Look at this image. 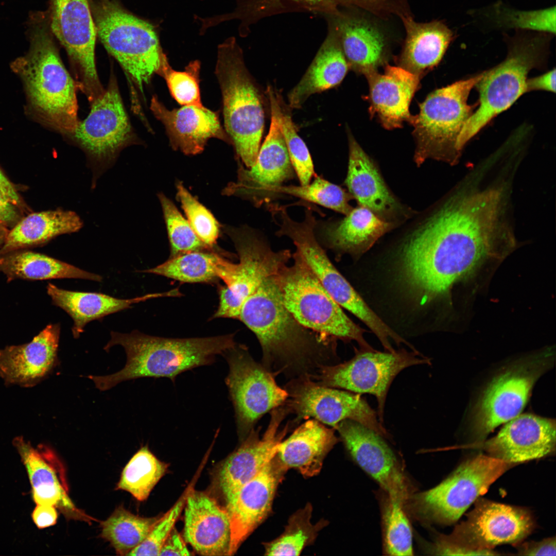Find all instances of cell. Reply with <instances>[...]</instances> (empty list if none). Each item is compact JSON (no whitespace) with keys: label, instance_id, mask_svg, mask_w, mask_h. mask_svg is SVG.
<instances>
[{"label":"cell","instance_id":"obj_1","mask_svg":"<svg viewBox=\"0 0 556 556\" xmlns=\"http://www.w3.org/2000/svg\"><path fill=\"white\" fill-rule=\"evenodd\" d=\"M498 189L453 197L404 239L398 250L400 279L421 306L445 296L513 238Z\"/></svg>","mask_w":556,"mask_h":556},{"label":"cell","instance_id":"obj_2","mask_svg":"<svg viewBox=\"0 0 556 556\" xmlns=\"http://www.w3.org/2000/svg\"><path fill=\"white\" fill-rule=\"evenodd\" d=\"M29 25V49L10 65L23 85L26 112L40 124L72 135L79 122L78 84L61 59L47 12L34 13Z\"/></svg>","mask_w":556,"mask_h":556},{"label":"cell","instance_id":"obj_3","mask_svg":"<svg viewBox=\"0 0 556 556\" xmlns=\"http://www.w3.org/2000/svg\"><path fill=\"white\" fill-rule=\"evenodd\" d=\"M276 274L265 278L243 304L238 317L256 336L263 352V366L277 374L310 375L324 355L321 348L329 339L299 323L285 307Z\"/></svg>","mask_w":556,"mask_h":556},{"label":"cell","instance_id":"obj_4","mask_svg":"<svg viewBox=\"0 0 556 556\" xmlns=\"http://www.w3.org/2000/svg\"><path fill=\"white\" fill-rule=\"evenodd\" d=\"M234 334L190 338H168L147 335L137 331L123 334L111 332L103 349L122 346L127 362L119 371L106 376L89 375L100 391L121 381L144 377H167L173 381L181 373L210 364L216 356L236 345Z\"/></svg>","mask_w":556,"mask_h":556},{"label":"cell","instance_id":"obj_5","mask_svg":"<svg viewBox=\"0 0 556 556\" xmlns=\"http://www.w3.org/2000/svg\"><path fill=\"white\" fill-rule=\"evenodd\" d=\"M215 73L222 94L225 131L237 157L250 168L256 160L264 131V101L235 37L218 45Z\"/></svg>","mask_w":556,"mask_h":556},{"label":"cell","instance_id":"obj_6","mask_svg":"<svg viewBox=\"0 0 556 556\" xmlns=\"http://www.w3.org/2000/svg\"><path fill=\"white\" fill-rule=\"evenodd\" d=\"M97 36L142 91L166 55L157 31L117 0H89Z\"/></svg>","mask_w":556,"mask_h":556},{"label":"cell","instance_id":"obj_7","mask_svg":"<svg viewBox=\"0 0 556 556\" xmlns=\"http://www.w3.org/2000/svg\"><path fill=\"white\" fill-rule=\"evenodd\" d=\"M483 75V72L436 90L420 105L419 113L411 115L409 123L413 127L418 165L430 158L450 164L458 160L459 137L478 105L468 104V98Z\"/></svg>","mask_w":556,"mask_h":556},{"label":"cell","instance_id":"obj_8","mask_svg":"<svg viewBox=\"0 0 556 556\" xmlns=\"http://www.w3.org/2000/svg\"><path fill=\"white\" fill-rule=\"evenodd\" d=\"M514 465L488 455H477L463 461L433 488L412 494L404 509L422 523L451 525Z\"/></svg>","mask_w":556,"mask_h":556},{"label":"cell","instance_id":"obj_9","mask_svg":"<svg viewBox=\"0 0 556 556\" xmlns=\"http://www.w3.org/2000/svg\"><path fill=\"white\" fill-rule=\"evenodd\" d=\"M291 256L294 264L284 265L276 278L283 303L296 320L326 338L354 340L361 350H374L364 338L365 331L344 314L300 256Z\"/></svg>","mask_w":556,"mask_h":556},{"label":"cell","instance_id":"obj_10","mask_svg":"<svg viewBox=\"0 0 556 556\" xmlns=\"http://www.w3.org/2000/svg\"><path fill=\"white\" fill-rule=\"evenodd\" d=\"M543 36L515 40L510 45L506 58L483 72L475 86L479 92V107L464 125L458 141L461 150L467 142L493 118L510 107L526 93L529 72L543 65L548 41Z\"/></svg>","mask_w":556,"mask_h":556},{"label":"cell","instance_id":"obj_11","mask_svg":"<svg viewBox=\"0 0 556 556\" xmlns=\"http://www.w3.org/2000/svg\"><path fill=\"white\" fill-rule=\"evenodd\" d=\"M276 214L279 236L289 238L297 253L317 277L333 299L341 307L359 318L375 335L382 334L387 324L369 307L328 258L315 235L317 222L310 208H306L301 222L293 220L283 206L273 205Z\"/></svg>","mask_w":556,"mask_h":556},{"label":"cell","instance_id":"obj_12","mask_svg":"<svg viewBox=\"0 0 556 556\" xmlns=\"http://www.w3.org/2000/svg\"><path fill=\"white\" fill-rule=\"evenodd\" d=\"M430 362L428 358L416 351L402 349L381 352L361 350L344 362L319 366L309 377L321 386L375 396L379 421L383 424L387 393L394 378L406 368Z\"/></svg>","mask_w":556,"mask_h":556},{"label":"cell","instance_id":"obj_13","mask_svg":"<svg viewBox=\"0 0 556 556\" xmlns=\"http://www.w3.org/2000/svg\"><path fill=\"white\" fill-rule=\"evenodd\" d=\"M224 355L229 368L225 384L242 441L261 416L285 402L288 393L278 386L275 374L256 362L246 346L236 344Z\"/></svg>","mask_w":556,"mask_h":556},{"label":"cell","instance_id":"obj_14","mask_svg":"<svg viewBox=\"0 0 556 556\" xmlns=\"http://www.w3.org/2000/svg\"><path fill=\"white\" fill-rule=\"evenodd\" d=\"M288 398L284 405L294 414V422L313 418L336 428L342 421L351 420L386 439L390 434L377 419L375 411L360 394L321 386L308 375L297 377L287 384Z\"/></svg>","mask_w":556,"mask_h":556},{"label":"cell","instance_id":"obj_15","mask_svg":"<svg viewBox=\"0 0 556 556\" xmlns=\"http://www.w3.org/2000/svg\"><path fill=\"white\" fill-rule=\"evenodd\" d=\"M551 354L543 353L519 361L494 378L474 412L473 432L483 441L497 426L519 414L532 388L552 363Z\"/></svg>","mask_w":556,"mask_h":556},{"label":"cell","instance_id":"obj_16","mask_svg":"<svg viewBox=\"0 0 556 556\" xmlns=\"http://www.w3.org/2000/svg\"><path fill=\"white\" fill-rule=\"evenodd\" d=\"M239 262L230 281L219 291V305L213 318L238 319L248 297L266 277L277 274L291 257L289 250L274 251L264 238L247 227L229 228Z\"/></svg>","mask_w":556,"mask_h":556},{"label":"cell","instance_id":"obj_17","mask_svg":"<svg viewBox=\"0 0 556 556\" xmlns=\"http://www.w3.org/2000/svg\"><path fill=\"white\" fill-rule=\"evenodd\" d=\"M55 39L73 64L79 89L92 101L104 91L97 72V32L89 0H50L46 11Z\"/></svg>","mask_w":556,"mask_h":556},{"label":"cell","instance_id":"obj_18","mask_svg":"<svg viewBox=\"0 0 556 556\" xmlns=\"http://www.w3.org/2000/svg\"><path fill=\"white\" fill-rule=\"evenodd\" d=\"M267 94L271 110L268 133L254 164L247 168L240 165L236 181L229 184L222 192L227 196L246 198L256 206L276 196V188L292 179L294 173L279 124L280 96L270 86Z\"/></svg>","mask_w":556,"mask_h":556},{"label":"cell","instance_id":"obj_19","mask_svg":"<svg viewBox=\"0 0 556 556\" xmlns=\"http://www.w3.org/2000/svg\"><path fill=\"white\" fill-rule=\"evenodd\" d=\"M467 519L456 526L448 541L474 550H492L503 544H517L534 527L527 510L485 499H477Z\"/></svg>","mask_w":556,"mask_h":556},{"label":"cell","instance_id":"obj_20","mask_svg":"<svg viewBox=\"0 0 556 556\" xmlns=\"http://www.w3.org/2000/svg\"><path fill=\"white\" fill-rule=\"evenodd\" d=\"M353 460L382 488L389 497L403 505L414 488L396 456L383 437L351 420L335 428Z\"/></svg>","mask_w":556,"mask_h":556},{"label":"cell","instance_id":"obj_21","mask_svg":"<svg viewBox=\"0 0 556 556\" xmlns=\"http://www.w3.org/2000/svg\"><path fill=\"white\" fill-rule=\"evenodd\" d=\"M287 414L283 405L272 410L270 423L263 436L260 438L259 436V428H253L240 445L219 466L216 482L226 506L233 500L240 488L257 475L275 455L277 445L290 428L288 423L283 429H280Z\"/></svg>","mask_w":556,"mask_h":556},{"label":"cell","instance_id":"obj_22","mask_svg":"<svg viewBox=\"0 0 556 556\" xmlns=\"http://www.w3.org/2000/svg\"><path fill=\"white\" fill-rule=\"evenodd\" d=\"M91 103L88 116L79 121L72 135L94 158L110 159L132 137L115 78H110L107 89Z\"/></svg>","mask_w":556,"mask_h":556},{"label":"cell","instance_id":"obj_23","mask_svg":"<svg viewBox=\"0 0 556 556\" xmlns=\"http://www.w3.org/2000/svg\"><path fill=\"white\" fill-rule=\"evenodd\" d=\"M12 444L26 470L36 505L54 506L67 519L89 523L94 520L69 497L64 469L51 448L44 445L36 448L22 436L14 438Z\"/></svg>","mask_w":556,"mask_h":556},{"label":"cell","instance_id":"obj_24","mask_svg":"<svg viewBox=\"0 0 556 556\" xmlns=\"http://www.w3.org/2000/svg\"><path fill=\"white\" fill-rule=\"evenodd\" d=\"M286 472L274 455L226 506L232 528L230 555L269 514L277 487Z\"/></svg>","mask_w":556,"mask_h":556},{"label":"cell","instance_id":"obj_25","mask_svg":"<svg viewBox=\"0 0 556 556\" xmlns=\"http://www.w3.org/2000/svg\"><path fill=\"white\" fill-rule=\"evenodd\" d=\"M507 422L495 437L481 444L488 455L515 465L555 451L554 420L524 414Z\"/></svg>","mask_w":556,"mask_h":556},{"label":"cell","instance_id":"obj_26","mask_svg":"<svg viewBox=\"0 0 556 556\" xmlns=\"http://www.w3.org/2000/svg\"><path fill=\"white\" fill-rule=\"evenodd\" d=\"M60 333L58 324L46 326L26 343L0 350V377L6 386L33 387L57 365Z\"/></svg>","mask_w":556,"mask_h":556},{"label":"cell","instance_id":"obj_27","mask_svg":"<svg viewBox=\"0 0 556 556\" xmlns=\"http://www.w3.org/2000/svg\"><path fill=\"white\" fill-rule=\"evenodd\" d=\"M184 537L198 553L230 555L232 528L226 508L205 492L190 491L185 503Z\"/></svg>","mask_w":556,"mask_h":556},{"label":"cell","instance_id":"obj_28","mask_svg":"<svg viewBox=\"0 0 556 556\" xmlns=\"http://www.w3.org/2000/svg\"><path fill=\"white\" fill-rule=\"evenodd\" d=\"M150 109L164 125L172 147L186 154L202 152L212 138L232 144L221 125L218 112L203 106H183L170 110L153 96Z\"/></svg>","mask_w":556,"mask_h":556},{"label":"cell","instance_id":"obj_29","mask_svg":"<svg viewBox=\"0 0 556 556\" xmlns=\"http://www.w3.org/2000/svg\"><path fill=\"white\" fill-rule=\"evenodd\" d=\"M349 156L345 185L360 206L395 223L407 213L388 188L373 160L348 132Z\"/></svg>","mask_w":556,"mask_h":556},{"label":"cell","instance_id":"obj_30","mask_svg":"<svg viewBox=\"0 0 556 556\" xmlns=\"http://www.w3.org/2000/svg\"><path fill=\"white\" fill-rule=\"evenodd\" d=\"M369 85V111L384 128L392 130L409 121L411 100L418 88L420 77L402 67L386 64L384 73L366 74Z\"/></svg>","mask_w":556,"mask_h":556},{"label":"cell","instance_id":"obj_31","mask_svg":"<svg viewBox=\"0 0 556 556\" xmlns=\"http://www.w3.org/2000/svg\"><path fill=\"white\" fill-rule=\"evenodd\" d=\"M335 429L315 419L300 425L277 446L275 456L287 471L298 470L304 477L317 475L329 452L338 442Z\"/></svg>","mask_w":556,"mask_h":556},{"label":"cell","instance_id":"obj_32","mask_svg":"<svg viewBox=\"0 0 556 556\" xmlns=\"http://www.w3.org/2000/svg\"><path fill=\"white\" fill-rule=\"evenodd\" d=\"M401 20L406 38L397 63L420 77L440 62L453 40V32L440 21L420 23L413 16Z\"/></svg>","mask_w":556,"mask_h":556},{"label":"cell","instance_id":"obj_33","mask_svg":"<svg viewBox=\"0 0 556 556\" xmlns=\"http://www.w3.org/2000/svg\"><path fill=\"white\" fill-rule=\"evenodd\" d=\"M395 226L359 205L341 220L323 223L319 230L326 245L334 251L359 256Z\"/></svg>","mask_w":556,"mask_h":556},{"label":"cell","instance_id":"obj_34","mask_svg":"<svg viewBox=\"0 0 556 556\" xmlns=\"http://www.w3.org/2000/svg\"><path fill=\"white\" fill-rule=\"evenodd\" d=\"M336 31L349 68L366 75L386 64L388 42L379 28L358 16H337Z\"/></svg>","mask_w":556,"mask_h":556},{"label":"cell","instance_id":"obj_35","mask_svg":"<svg viewBox=\"0 0 556 556\" xmlns=\"http://www.w3.org/2000/svg\"><path fill=\"white\" fill-rule=\"evenodd\" d=\"M349 68L336 31L326 38L301 80L289 93V107L299 109L311 95L338 85Z\"/></svg>","mask_w":556,"mask_h":556},{"label":"cell","instance_id":"obj_36","mask_svg":"<svg viewBox=\"0 0 556 556\" xmlns=\"http://www.w3.org/2000/svg\"><path fill=\"white\" fill-rule=\"evenodd\" d=\"M47 292L53 304L63 309L72 318L75 338H78L85 325L111 314L131 308L133 304L157 297L160 294H148L130 299H120L101 293L80 292L61 289L51 283Z\"/></svg>","mask_w":556,"mask_h":556},{"label":"cell","instance_id":"obj_37","mask_svg":"<svg viewBox=\"0 0 556 556\" xmlns=\"http://www.w3.org/2000/svg\"><path fill=\"white\" fill-rule=\"evenodd\" d=\"M82 226L79 216L71 211L57 210L29 214L9 231L0 254L45 244L58 235L78 231Z\"/></svg>","mask_w":556,"mask_h":556},{"label":"cell","instance_id":"obj_38","mask_svg":"<svg viewBox=\"0 0 556 556\" xmlns=\"http://www.w3.org/2000/svg\"><path fill=\"white\" fill-rule=\"evenodd\" d=\"M0 272L8 280L74 278L100 282L102 279L98 274L47 255L20 250L0 254Z\"/></svg>","mask_w":556,"mask_h":556},{"label":"cell","instance_id":"obj_39","mask_svg":"<svg viewBox=\"0 0 556 556\" xmlns=\"http://www.w3.org/2000/svg\"><path fill=\"white\" fill-rule=\"evenodd\" d=\"M236 268V264L215 253L197 251L172 257L158 266L143 271L184 283H203L220 279L225 284Z\"/></svg>","mask_w":556,"mask_h":556},{"label":"cell","instance_id":"obj_40","mask_svg":"<svg viewBox=\"0 0 556 556\" xmlns=\"http://www.w3.org/2000/svg\"><path fill=\"white\" fill-rule=\"evenodd\" d=\"M345 0H235L233 10L223 14L225 21H238V31L250 32V28L261 19L284 12L311 11L338 15Z\"/></svg>","mask_w":556,"mask_h":556},{"label":"cell","instance_id":"obj_41","mask_svg":"<svg viewBox=\"0 0 556 556\" xmlns=\"http://www.w3.org/2000/svg\"><path fill=\"white\" fill-rule=\"evenodd\" d=\"M159 518L141 517L120 506L100 522V536L110 543L117 554L128 555L145 539Z\"/></svg>","mask_w":556,"mask_h":556},{"label":"cell","instance_id":"obj_42","mask_svg":"<svg viewBox=\"0 0 556 556\" xmlns=\"http://www.w3.org/2000/svg\"><path fill=\"white\" fill-rule=\"evenodd\" d=\"M312 506L308 502L289 518L283 532L275 539L264 543L266 555H299L307 546L312 544L319 532L328 522L320 519L311 522Z\"/></svg>","mask_w":556,"mask_h":556},{"label":"cell","instance_id":"obj_43","mask_svg":"<svg viewBox=\"0 0 556 556\" xmlns=\"http://www.w3.org/2000/svg\"><path fill=\"white\" fill-rule=\"evenodd\" d=\"M168 465L160 461L148 446L141 447L124 468L116 490L129 493L136 499L144 501L161 478Z\"/></svg>","mask_w":556,"mask_h":556},{"label":"cell","instance_id":"obj_44","mask_svg":"<svg viewBox=\"0 0 556 556\" xmlns=\"http://www.w3.org/2000/svg\"><path fill=\"white\" fill-rule=\"evenodd\" d=\"M383 551L388 555H412V531L403 505L387 496L383 511Z\"/></svg>","mask_w":556,"mask_h":556},{"label":"cell","instance_id":"obj_45","mask_svg":"<svg viewBox=\"0 0 556 556\" xmlns=\"http://www.w3.org/2000/svg\"><path fill=\"white\" fill-rule=\"evenodd\" d=\"M276 195L288 194L311 202L345 215L353 208L349 204L353 198L349 192L339 185L317 176L312 183L305 185H281Z\"/></svg>","mask_w":556,"mask_h":556},{"label":"cell","instance_id":"obj_46","mask_svg":"<svg viewBox=\"0 0 556 556\" xmlns=\"http://www.w3.org/2000/svg\"><path fill=\"white\" fill-rule=\"evenodd\" d=\"M200 62H190L184 71H177L170 66L165 55L157 73L165 80L173 98L183 106H203L199 89Z\"/></svg>","mask_w":556,"mask_h":556},{"label":"cell","instance_id":"obj_47","mask_svg":"<svg viewBox=\"0 0 556 556\" xmlns=\"http://www.w3.org/2000/svg\"><path fill=\"white\" fill-rule=\"evenodd\" d=\"M159 199L167 229L172 257L210 248L199 239L188 221L170 199L162 194H160Z\"/></svg>","mask_w":556,"mask_h":556},{"label":"cell","instance_id":"obj_48","mask_svg":"<svg viewBox=\"0 0 556 556\" xmlns=\"http://www.w3.org/2000/svg\"><path fill=\"white\" fill-rule=\"evenodd\" d=\"M279 120L294 172L301 185H307L315 176L311 155L298 134L290 114L283 108L282 103L279 110Z\"/></svg>","mask_w":556,"mask_h":556},{"label":"cell","instance_id":"obj_49","mask_svg":"<svg viewBox=\"0 0 556 556\" xmlns=\"http://www.w3.org/2000/svg\"><path fill=\"white\" fill-rule=\"evenodd\" d=\"M177 198L180 202L187 221L197 236L211 248L219 236L218 222L212 214L201 204L181 182L177 185Z\"/></svg>","mask_w":556,"mask_h":556},{"label":"cell","instance_id":"obj_50","mask_svg":"<svg viewBox=\"0 0 556 556\" xmlns=\"http://www.w3.org/2000/svg\"><path fill=\"white\" fill-rule=\"evenodd\" d=\"M187 494L183 495L164 515L158 519L145 539L128 555H159L163 545L184 508Z\"/></svg>","mask_w":556,"mask_h":556},{"label":"cell","instance_id":"obj_51","mask_svg":"<svg viewBox=\"0 0 556 556\" xmlns=\"http://www.w3.org/2000/svg\"><path fill=\"white\" fill-rule=\"evenodd\" d=\"M497 21L504 26L537 30L555 33V7L530 11L506 10Z\"/></svg>","mask_w":556,"mask_h":556},{"label":"cell","instance_id":"obj_52","mask_svg":"<svg viewBox=\"0 0 556 556\" xmlns=\"http://www.w3.org/2000/svg\"><path fill=\"white\" fill-rule=\"evenodd\" d=\"M427 551L435 555H494L499 554L493 550H474L467 549L446 540L443 536H438L429 544Z\"/></svg>","mask_w":556,"mask_h":556},{"label":"cell","instance_id":"obj_53","mask_svg":"<svg viewBox=\"0 0 556 556\" xmlns=\"http://www.w3.org/2000/svg\"><path fill=\"white\" fill-rule=\"evenodd\" d=\"M555 537L540 542L526 543L518 548V554L523 555H555Z\"/></svg>","mask_w":556,"mask_h":556},{"label":"cell","instance_id":"obj_54","mask_svg":"<svg viewBox=\"0 0 556 556\" xmlns=\"http://www.w3.org/2000/svg\"><path fill=\"white\" fill-rule=\"evenodd\" d=\"M57 509L53 506L36 505L31 517L37 527L42 529L55 525L58 517Z\"/></svg>","mask_w":556,"mask_h":556},{"label":"cell","instance_id":"obj_55","mask_svg":"<svg viewBox=\"0 0 556 556\" xmlns=\"http://www.w3.org/2000/svg\"><path fill=\"white\" fill-rule=\"evenodd\" d=\"M184 541L175 528L170 532L160 550L159 555H189Z\"/></svg>","mask_w":556,"mask_h":556},{"label":"cell","instance_id":"obj_56","mask_svg":"<svg viewBox=\"0 0 556 556\" xmlns=\"http://www.w3.org/2000/svg\"><path fill=\"white\" fill-rule=\"evenodd\" d=\"M532 91H546L555 92V69L553 68L537 77L526 81V92Z\"/></svg>","mask_w":556,"mask_h":556},{"label":"cell","instance_id":"obj_57","mask_svg":"<svg viewBox=\"0 0 556 556\" xmlns=\"http://www.w3.org/2000/svg\"><path fill=\"white\" fill-rule=\"evenodd\" d=\"M19 208L0 194V222L9 227L19 221Z\"/></svg>","mask_w":556,"mask_h":556},{"label":"cell","instance_id":"obj_58","mask_svg":"<svg viewBox=\"0 0 556 556\" xmlns=\"http://www.w3.org/2000/svg\"><path fill=\"white\" fill-rule=\"evenodd\" d=\"M0 194L19 208L23 206V202L16 188L1 169Z\"/></svg>","mask_w":556,"mask_h":556},{"label":"cell","instance_id":"obj_59","mask_svg":"<svg viewBox=\"0 0 556 556\" xmlns=\"http://www.w3.org/2000/svg\"><path fill=\"white\" fill-rule=\"evenodd\" d=\"M9 231L7 227L0 222V247L4 243Z\"/></svg>","mask_w":556,"mask_h":556}]
</instances>
